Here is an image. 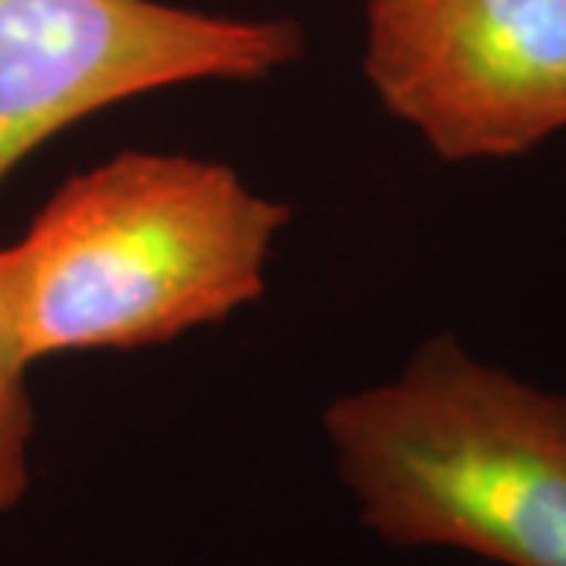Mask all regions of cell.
I'll return each instance as SVG.
<instances>
[{"instance_id": "1", "label": "cell", "mask_w": 566, "mask_h": 566, "mask_svg": "<svg viewBox=\"0 0 566 566\" xmlns=\"http://www.w3.org/2000/svg\"><path fill=\"white\" fill-rule=\"evenodd\" d=\"M290 205L221 161L120 151L63 182L3 249L22 353L142 349L264 293Z\"/></svg>"}, {"instance_id": "4", "label": "cell", "mask_w": 566, "mask_h": 566, "mask_svg": "<svg viewBox=\"0 0 566 566\" xmlns=\"http://www.w3.org/2000/svg\"><path fill=\"white\" fill-rule=\"evenodd\" d=\"M365 76L444 161L566 129V0H368Z\"/></svg>"}, {"instance_id": "3", "label": "cell", "mask_w": 566, "mask_h": 566, "mask_svg": "<svg viewBox=\"0 0 566 566\" xmlns=\"http://www.w3.org/2000/svg\"><path fill=\"white\" fill-rule=\"evenodd\" d=\"M290 20L161 0H0V182L73 123L189 82H255L303 54Z\"/></svg>"}, {"instance_id": "5", "label": "cell", "mask_w": 566, "mask_h": 566, "mask_svg": "<svg viewBox=\"0 0 566 566\" xmlns=\"http://www.w3.org/2000/svg\"><path fill=\"white\" fill-rule=\"evenodd\" d=\"M32 363L22 353L7 296L3 249H0V516H7L32 485V438L35 403L29 394Z\"/></svg>"}, {"instance_id": "2", "label": "cell", "mask_w": 566, "mask_h": 566, "mask_svg": "<svg viewBox=\"0 0 566 566\" xmlns=\"http://www.w3.org/2000/svg\"><path fill=\"white\" fill-rule=\"evenodd\" d=\"M322 422L363 526L387 545L566 566V390L441 334L390 381L337 397Z\"/></svg>"}]
</instances>
